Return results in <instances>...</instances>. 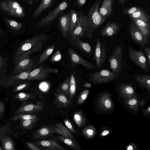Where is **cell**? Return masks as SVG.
<instances>
[{
	"label": "cell",
	"mask_w": 150,
	"mask_h": 150,
	"mask_svg": "<svg viewBox=\"0 0 150 150\" xmlns=\"http://www.w3.org/2000/svg\"><path fill=\"white\" fill-rule=\"evenodd\" d=\"M28 147L32 150H41L42 149L34 143L30 142H26Z\"/></svg>",
	"instance_id": "obj_53"
},
{
	"label": "cell",
	"mask_w": 150,
	"mask_h": 150,
	"mask_svg": "<svg viewBox=\"0 0 150 150\" xmlns=\"http://www.w3.org/2000/svg\"><path fill=\"white\" fill-rule=\"evenodd\" d=\"M126 0H118L119 3L121 6H123Z\"/></svg>",
	"instance_id": "obj_60"
},
{
	"label": "cell",
	"mask_w": 150,
	"mask_h": 150,
	"mask_svg": "<svg viewBox=\"0 0 150 150\" xmlns=\"http://www.w3.org/2000/svg\"><path fill=\"white\" fill-rule=\"evenodd\" d=\"M83 86L86 87L90 88L91 87V83H86L83 84Z\"/></svg>",
	"instance_id": "obj_59"
},
{
	"label": "cell",
	"mask_w": 150,
	"mask_h": 150,
	"mask_svg": "<svg viewBox=\"0 0 150 150\" xmlns=\"http://www.w3.org/2000/svg\"><path fill=\"white\" fill-rule=\"evenodd\" d=\"M136 146L134 144H129L127 147V150H133L136 149Z\"/></svg>",
	"instance_id": "obj_55"
},
{
	"label": "cell",
	"mask_w": 150,
	"mask_h": 150,
	"mask_svg": "<svg viewBox=\"0 0 150 150\" xmlns=\"http://www.w3.org/2000/svg\"><path fill=\"white\" fill-rule=\"evenodd\" d=\"M2 148H1V147L0 146V150H2Z\"/></svg>",
	"instance_id": "obj_61"
},
{
	"label": "cell",
	"mask_w": 150,
	"mask_h": 150,
	"mask_svg": "<svg viewBox=\"0 0 150 150\" xmlns=\"http://www.w3.org/2000/svg\"><path fill=\"white\" fill-rule=\"evenodd\" d=\"M82 133L86 138L90 139L94 136L96 130L93 126L90 125L84 128L82 130Z\"/></svg>",
	"instance_id": "obj_41"
},
{
	"label": "cell",
	"mask_w": 150,
	"mask_h": 150,
	"mask_svg": "<svg viewBox=\"0 0 150 150\" xmlns=\"http://www.w3.org/2000/svg\"><path fill=\"white\" fill-rule=\"evenodd\" d=\"M62 54L60 51L58 50L52 56L51 61L52 62H57L60 61L62 58Z\"/></svg>",
	"instance_id": "obj_49"
},
{
	"label": "cell",
	"mask_w": 150,
	"mask_h": 150,
	"mask_svg": "<svg viewBox=\"0 0 150 150\" xmlns=\"http://www.w3.org/2000/svg\"><path fill=\"white\" fill-rule=\"evenodd\" d=\"M44 106V103L40 101L37 102L35 104L33 103H25L16 110L14 113L16 114L38 113L42 111Z\"/></svg>",
	"instance_id": "obj_10"
},
{
	"label": "cell",
	"mask_w": 150,
	"mask_h": 150,
	"mask_svg": "<svg viewBox=\"0 0 150 150\" xmlns=\"http://www.w3.org/2000/svg\"><path fill=\"white\" fill-rule=\"evenodd\" d=\"M129 30L133 39L142 48H144L147 38L143 34L137 27L132 22L130 25Z\"/></svg>",
	"instance_id": "obj_14"
},
{
	"label": "cell",
	"mask_w": 150,
	"mask_h": 150,
	"mask_svg": "<svg viewBox=\"0 0 150 150\" xmlns=\"http://www.w3.org/2000/svg\"><path fill=\"white\" fill-rule=\"evenodd\" d=\"M54 134H59L58 129L55 126H44L35 132L33 135V138L34 139H44Z\"/></svg>",
	"instance_id": "obj_11"
},
{
	"label": "cell",
	"mask_w": 150,
	"mask_h": 150,
	"mask_svg": "<svg viewBox=\"0 0 150 150\" xmlns=\"http://www.w3.org/2000/svg\"><path fill=\"white\" fill-rule=\"evenodd\" d=\"M4 111V104L2 102L0 101V118L3 115Z\"/></svg>",
	"instance_id": "obj_54"
},
{
	"label": "cell",
	"mask_w": 150,
	"mask_h": 150,
	"mask_svg": "<svg viewBox=\"0 0 150 150\" xmlns=\"http://www.w3.org/2000/svg\"><path fill=\"white\" fill-rule=\"evenodd\" d=\"M64 123L66 126L73 133H75V131L70 121L67 119L64 120Z\"/></svg>",
	"instance_id": "obj_52"
},
{
	"label": "cell",
	"mask_w": 150,
	"mask_h": 150,
	"mask_svg": "<svg viewBox=\"0 0 150 150\" xmlns=\"http://www.w3.org/2000/svg\"><path fill=\"white\" fill-rule=\"evenodd\" d=\"M120 28V26L117 23L115 22L110 23L102 28L101 35L103 36H112L118 32Z\"/></svg>",
	"instance_id": "obj_19"
},
{
	"label": "cell",
	"mask_w": 150,
	"mask_h": 150,
	"mask_svg": "<svg viewBox=\"0 0 150 150\" xmlns=\"http://www.w3.org/2000/svg\"><path fill=\"white\" fill-rule=\"evenodd\" d=\"M78 5L81 6H83L86 3V0H77Z\"/></svg>",
	"instance_id": "obj_56"
},
{
	"label": "cell",
	"mask_w": 150,
	"mask_h": 150,
	"mask_svg": "<svg viewBox=\"0 0 150 150\" xmlns=\"http://www.w3.org/2000/svg\"><path fill=\"white\" fill-rule=\"evenodd\" d=\"M30 84V83L29 82H21L14 86L13 91L14 92H17L25 89L28 88Z\"/></svg>",
	"instance_id": "obj_47"
},
{
	"label": "cell",
	"mask_w": 150,
	"mask_h": 150,
	"mask_svg": "<svg viewBox=\"0 0 150 150\" xmlns=\"http://www.w3.org/2000/svg\"><path fill=\"white\" fill-rule=\"evenodd\" d=\"M68 52L72 64L82 65L90 69H94L95 68L94 65L83 59L71 47H69L68 49Z\"/></svg>",
	"instance_id": "obj_12"
},
{
	"label": "cell",
	"mask_w": 150,
	"mask_h": 150,
	"mask_svg": "<svg viewBox=\"0 0 150 150\" xmlns=\"http://www.w3.org/2000/svg\"><path fill=\"white\" fill-rule=\"evenodd\" d=\"M11 124V123L9 122L0 126V139L4 136L12 133Z\"/></svg>",
	"instance_id": "obj_42"
},
{
	"label": "cell",
	"mask_w": 150,
	"mask_h": 150,
	"mask_svg": "<svg viewBox=\"0 0 150 150\" xmlns=\"http://www.w3.org/2000/svg\"><path fill=\"white\" fill-rule=\"evenodd\" d=\"M117 76L109 69H103L89 75V80L94 84L101 83L110 81Z\"/></svg>",
	"instance_id": "obj_7"
},
{
	"label": "cell",
	"mask_w": 150,
	"mask_h": 150,
	"mask_svg": "<svg viewBox=\"0 0 150 150\" xmlns=\"http://www.w3.org/2000/svg\"><path fill=\"white\" fill-rule=\"evenodd\" d=\"M35 64V60L31 59L30 56L20 61L15 65L12 74H18L29 70L32 71Z\"/></svg>",
	"instance_id": "obj_13"
},
{
	"label": "cell",
	"mask_w": 150,
	"mask_h": 150,
	"mask_svg": "<svg viewBox=\"0 0 150 150\" xmlns=\"http://www.w3.org/2000/svg\"><path fill=\"white\" fill-rule=\"evenodd\" d=\"M54 0H42L40 4L35 11L33 17L35 18L43 11L48 8L52 4Z\"/></svg>",
	"instance_id": "obj_31"
},
{
	"label": "cell",
	"mask_w": 150,
	"mask_h": 150,
	"mask_svg": "<svg viewBox=\"0 0 150 150\" xmlns=\"http://www.w3.org/2000/svg\"><path fill=\"white\" fill-rule=\"evenodd\" d=\"M134 78L140 85L150 91V77L147 75L136 76Z\"/></svg>",
	"instance_id": "obj_32"
},
{
	"label": "cell",
	"mask_w": 150,
	"mask_h": 150,
	"mask_svg": "<svg viewBox=\"0 0 150 150\" xmlns=\"http://www.w3.org/2000/svg\"><path fill=\"white\" fill-rule=\"evenodd\" d=\"M106 57L105 43L101 42L99 39H97L93 57L96 66L98 68H100L106 59Z\"/></svg>",
	"instance_id": "obj_9"
},
{
	"label": "cell",
	"mask_w": 150,
	"mask_h": 150,
	"mask_svg": "<svg viewBox=\"0 0 150 150\" xmlns=\"http://www.w3.org/2000/svg\"><path fill=\"white\" fill-rule=\"evenodd\" d=\"M71 75H69L58 86L56 93H61L69 96Z\"/></svg>",
	"instance_id": "obj_30"
},
{
	"label": "cell",
	"mask_w": 150,
	"mask_h": 150,
	"mask_svg": "<svg viewBox=\"0 0 150 150\" xmlns=\"http://www.w3.org/2000/svg\"><path fill=\"white\" fill-rule=\"evenodd\" d=\"M30 70L26 71L18 74H12L8 76L0 75V86L8 88L15 86L18 83L26 80Z\"/></svg>",
	"instance_id": "obj_3"
},
{
	"label": "cell",
	"mask_w": 150,
	"mask_h": 150,
	"mask_svg": "<svg viewBox=\"0 0 150 150\" xmlns=\"http://www.w3.org/2000/svg\"><path fill=\"white\" fill-rule=\"evenodd\" d=\"M34 144L42 149L51 150H65L66 149L53 139L43 140L35 142Z\"/></svg>",
	"instance_id": "obj_16"
},
{
	"label": "cell",
	"mask_w": 150,
	"mask_h": 150,
	"mask_svg": "<svg viewBox=\"0 0 150 150\" xmlns=\"http://www.w3.org/2000/svg\"><path fill=\"white\" fill-rule=\"evenodd\" d=\"M110 132L109 130H106L103 131L100 134V136H104L108 134Z\"/></svg>",
	"instance_id": "obj_57"
},
{
	"label": "cell",
	"mask_w": 150,
	"mask_h": 150,
	"mask_svg": "<svg viewBox=\"0 0 150 150\" xmlns=\"http://www.w3.org/2000/svg\"><path fill=\"white\" fill-rule=\"evenodd\" d=\"M89 90L85 89L80 93L77 100V103L81 105L83 103L87 98L89 93Z\"/></svg>",
	"instance_id": "obj_48"
},
{
	"label": "cell",
	"mask_w": 150,
	"mask_h": 150,
	"mask_svg": "<svg viewBox=\"0 0 150 150\" xmlns=\"http://www.w3.org/2000/svg\"><path fill=\"white\" fill-rule=\"evenodd\" d=\"M101 0H96L90 8L87 16L88 21L92 31L96 30L106 20L100 15L99 8Z\"/></svg>",
	"instance_id": "obj_2"
},
{
	"label": "cell",
	"mask_w": 150,
	"mask_h": 150,
	"mask_svg": "<svg viewBox=\"0 0 150 150\" xmlns=\"http://www.w3.org/2000/svg\"><path fill=\"white\" fill-rule=\"evenodd\" d=\"M69 34L71 36H75L79 37H84L83 30L78 20L74 29Z\"/></svg>",
	"instance_id": "obj_44"
},
{
	"label": "cell",
	"mask_w": 150,
	"mask_h": 150,
	"mask_svg": "<svg viewBox=\"0 0 150 150\" xmlns=\"http://www.w3.org/2000/svg\"><path fill=\"white\" fill-rule=\"evenodd\" d=\"M68 6V3L67 1L62 2L47 16L42 18L36 25V28L41 27L50 25Z\"/></svg>",
	"instance_id": "obj_6"
},
{
	"label": "cell",
	"mask_w": 150,
	"mask_h": 150,
	"mask_svg": "<svg viewBox=\"0 0 150 150\" xmlns=\"http://www.w3.org/2000/svg\"><path fill=\"white\" fill-rule=\"evenodd\" d=\"M5 20L9 26L15 30H19L23 26V25L21 23L6 18H5Z\"/></svg>",
	"instance_id": "obj_45"
},
{
	"label": "cell",
	"mask_w": 150,
	"mask_h": 150,
	"mask_svg": "<svg viewBox=\"0 0 150 150\" xmlns=\"http://www.w3.org/2000/svg\"><path fill=\"white\" fill-rule=\"evenodd\" d=\"M119 92L120 96L126 99L129 98L135 94L133 87L129 84H122L120 86Z\"/></svg>",
	"instance_id": "obj_23"
},
{
	"label": "cell",
	"mask_w": 150,
	"mask_h": 150,
	"mask_svg": "<svg viewBox=\"0 0 150 150\" xmlns=\"http://www.w3.org/2000/svg\"><path fill=\"white\" fill-rule=\"evenodd\" d=\"M97 106L99 109L105 112L112 110L114 105L110 95L106 92L102 93L97 100Z\"/></svg>",
	"instance_id": "obj_15"
},
{
	"label": "cell",
	"mask_w": 150,
	"mask_h": 150,
	"mask_svg": "<svg viewBox=\"0 0 150 150\" xmlns=\"http://www.w3.org/2000/svg\"><path fill=\"white\" fill-rule=\"evenodd\" d=\"M8 59L0 54V75L5 74L7 72Z\"/></svg>",
	"instance_id": "obj_43"
},
{
	"label": "cell",
	"mask_w": 150,
	"mask_h": 150,
	"mask_svg": "<svg viewBox=\"0 0 150 150\" xmlns=\"http://www.w3.org/2000/svg\"><path fill=\"white\" fill-rule=\"evenodd\" d=\"M57 138L61 141L69 146L74 150H81V149L75 139H71L60 135L57 136Z\"/></svg>",
	"instance_id": "obj_27"
},
{
	"label": "cell",
	"mask_w": 150,
	"mask_h": 150,
	"mask_svg": "<svg viewBox=\"0 0 150 150\" xmlns=\"http://www.w3.org/2000/svg\"><path fill=\"white\" fill-rule=\"evenodd\" d=\"M73 119L75 123L79 128L84 126L85 124L86 118L81 110L74 114Z\"/></svg>",
	"instance_id": "obj_34"
},
{
	"label": "cell",
	"mask_w": 150,
	"mask_h": 150,
	"mask_svg": "<svg viewBox=\"0 0 150 150\" xmlns=\"http://www.w3.org/2000/svg\"><path fill=\"white\" fill-rule=\"evenodd\" d=\"M128 50L131 60L143 70L148 71L149 69L144 52L141 50H135L131 47H129Z\"/></svg>",
	"instance_id": "obj_8"
},
{
	"label": "cell",
	"mask_w": 150,
	"mask_h": 150,
	"mask_svg": "<svg viewBox=\"0 0 150 150\" xmlns=\"http://www.w3.org/2000/svg\"><path fill=\"white\" fill-rule=\"evenodd\" d=\"M39 120V118L34 119L20 120L19 126L25 129H30L34 127Z\"/></svg>",
	"instance_id": "obj_36"
},
{
	"label": "cell",
	"mask_w": 150,
	"mask_h": 150,
	"mask_svg": "<svg viewBox=\"0 0 150 150\" xmlns=\"http://www.w3.org/2000/svg\"><path fill=\"white\" fill-rule=\"evenodd\" d=\"M55 47L56 44H54L47 47L39 57L37 64L38 65L45 61L49 56L52 53Z\"/></svg>",
	"instance_id": "obj_29"
},
{
	"label": "cell",
	"mask_w": 150,
	"mask_h": 150,
	"mask_svg": "<svg viewBox=\"0 0 150 150\" xmlns=\"http://www.w3.org/2000/svg\"><path fill=\"white\" fill-rule=\"evenodd\" d=\"M113 0H103L99 12L102 17L106 18L110 16L112 12Z\"/></svg>",
	"instance_id": "obj_22"
},
{
	"label": "cell",
	"mask_w": 150,
	"mask_h": 150,
	"mask_svg": "<svg viewBox=\"0 0 150 150\" xmlns=\"http://www.w3.org/2000/svg\"><path fill=\"white\" fill-rule=\"evenodd\" d=\"M33 0H30V1H32Z\"/></svg>",
	"instance_id": "obj_63"
},
{
	"label": "cell",
	"mask_w": 150,
	"mask_h": 150,
	"mask_svg": "<svg viewBox=\"0 0 150 150\" xmlns=\"http://www.w3.org/2000/svg\"><path fill=\"white\" fill-rule=\"evenodd\" d=\"M69 34L76 26L79 18V13L74 10H71L68 13Z\"/></svg>",
	"instance_id": "obj_25"
},
{
	"label": "cell",
	"mask_w": 150,
	"mask_h": 150,
	"mask_svg": "<svg viewBox=\"0 0 150 150\" xmlns=\"http://www.w3.org/2000/svg\"><path fill=\"white\" fill-rule=\"evenodd\" d=\"M0 141L3 150H15L14 142L11 138L6 135L2 137Z\"/></svg>",
	"instance_id": "obj_28"
},
{
	"label": "cell",
	"mask_w": 150,
	"mask_h": 150,
	"mask_svg": "<svg viewBox=\"0 0 150 150\" xmlns=\"http://www.w3.org/2000/svg\"><path fill=\"white\" fill-rule=\"evenodd\" d=\"M58 70L55 68H47L40 65L29 73L26 80H44L47 78L51 74H57Z\"/></svg>",
	"instance_id": "obj_5"
},
{
	"label": "cell",
	"mask_w": 150,
	"mask_h": 150,
	"mask_svg": "<svg viewBox=\"0 0 150 150\" xmlns=\"http://www.w3.org/2000/svg\"><path fill=\"white\" fill-rule=\"evenodd\" d=\"M8 13L11 16L19 17H23L25 16L23 10L21 6L11 11Z\"/></svg>",
	"instance_id": "obj_46"
},
{
	"label": "cell",
	"mask_w": 150,
	"mask_h": 150,
	"mask_svg": "<svg viewBox=\"0 0 150 150\" xmlns=\"http://www.w3.org/2000/svg\"><path fill=\"white\" fill-rule=\"evenodd\" d=\"M21 6V5L16 1L8 0L1 2L0 4V8L3 11L8 13Z\"/></svg>",
	"instance_id": "obj_26"
},
{
	"label": "cell",
	"mask_w": 150,
	"mask_h": 150,
	"mask_svg": "<svg viewBox=\"0 0 150 150\" xmlns=\"http://www.w3.org/2000/svg\"><path fill=\"white\" fill-rule=\"evenodd\" d=\"M48 38L47 35L40 33L22 42L15 53L14 57L15 65L22 59L30 56L33 52L41 50L43 43L47 40Z\"/></svg>",
	"instance_id": "obj_1"
},
{
	"label": "cell",
	"mask_w": 150,
	"mask_h": 150,
	"mask_svg": "<svg viewBox=\"0 0 150 150\" xmlns=\"http://www.w3.org/2000/svg\"><path fill=\"white\" fill-rule=\"evenodd\" d=\"M131 18H134L148 22V16L141 9L129 15Z\"/></svg>",
	"instance_id": "obj_40"
},
{
	"label": "cell",
	"mask_w": 150,
	"mask_h": 150,
	"mask_svg": "<svg viewBox=\"0 0 150 150\" xmlns=\"http://www.w3.org/2000/svg\"><path fill=\"white\" fill-rule=\"evenodd\" d=\"M131 19L132 22L137 27L143 34L147 38L149 33V25L148 23L142 20Z\"/></svg>",
	"instance_id": "obj_24"
},
{
	"label": "cell",
	"mask_w": 150,
	"mask_h": 150,
	"mask_svg": "<svg viewBox=\"0 0 150 150\" xmlns=\"http://www.w3.org/2000/svg\"><path fill=\"white\" fill-rule=\"evenodd\" d=\"M122 50L120 45L117 46L113 50L109 59L110 68L112 72L116 74H120L122 70Z\"/></svg>",
	"instance_id": "obj_4"
},
{
	"label": "cell",
	"mask_w": 150,
	"mask_h": 150,
	"mask_svg": "<svg viewBox=\"0 0 150 150\" xmlns=\"http://www.w3.org/2000/svg\"><path fill=\"white\" fill-rule=\"evenodd\" d=\"M37 96L36 94L32 93L20 92L15 96V98L18 100L24 101L32 100Z\"/></svg>",
	"instance_id": "obj_38"
},
{
	"label": "cell",
	"mask_w": 150,
	"mask_h": 150,
	"mask_svg": "<svg viewBox=\"0 0 150 150\" xmlns=\"http://www.w3.org/2000/svg\"><path fill=\"white\" fill-rule=\"evenodd\" d=\"M59 24L60 30L62 35L65 40H67L69 33L68 14L62 15L59 18Z\"/></svg>",
	"instance_id": "obj_20"
},
{
	"label": "cell",
	"mask_w": 150,
	"mask_h": 150,
	"mask_svg": "<svg viewBox=\"0 0 150 150\" xmlns=\"http://www.w3.org/2000/svg\"><path fill=\"white\" fill-rule=\"evenodd\" d=\"M78 21L83 30L84 37L90 39L93 37V33L89 25L87 16L82 12H79Z\"/></svg>",
	"instance_id": "obj_17"
},
{
	"label": "cell",
	"mask_w": 150,
	"mask_h": 150,
	"mask_svg": "<svg viewBox=\"0 0 150 150\" xmlns=\"http://www.w3.org/2000/svg\"><path fill=\"white\" fill-rule=\"evenodd\" d=\"M55 125L58 129L59 134L65 137L75 139L69 131L62 123H57L55 124Z\"/></svg>",
	"instance_id": "obj_35"
},
{
	"label": "cell",
	"mask_w": 150,
	"mask_h": 150,
	"mask_svg": "<svg viewBox=\"0 0 150 150\" xmlns=\"http://www.w3.org/2000/svg\"><path fill=\"white\" fill-rule=\"evenodd\" d=\"M71 36L76 46L78 48L89 55L92 54L93 50L92 47L89 44L83 42L79 37L75 36Z\"/></svg>",
	"instance_id": "obj_21"
},
{
	"label": "cell",
	"mask_w": 150,
	"mask_h": 150,
	"mask_svg": "<svg viewBox=\"0 0 150 150\" xmlns=\"http://www.w3.org/2000/svg\"><path fill=\"white\" fill-rule=\"evenodd\" d=\"M76 91V83L74 75L72 74L70 76L69 93L68 96L72 100L74 98Z\"/></svg>",
	"instance_id": "obj_39"
},
{
	"label": "cell",
	"mask_w": 150,
	"mask_h": 150,
	"mask_svg": "<svg viewBox=\"0 0 150 150\" xmlns=\"http://www.w3.org/2000/svg\"><path fill=\"white\" fill-rule=\"evenodd\" d=\"M144 50L146 56L148 66L149 69H150V48L146 47L144 48Z\"/></svg>",
	"instance_id": "obj_51"
},
{
	"label": "cell",
	"mask_w": 150,
	"mask_h": 150,
	"mask_svg": "<svg viewBox=\"0 0 150 150\" xmlns=\"http://www.w3.org/2000/svg\"><path fill=\"white\" fill-rule=\"evenodd\" d=\"M54 103L57 108H67L72 103L68 96L61 93H54Z\"/></svg>",
	"instance_id": "obj_18"
},
{
	"label": "cell",
	"mask_w": 150,
	"mask_h": 150,
	"mask_svg": "<svg viewBox=\"0 0 150 150\" xmlns=\"http://www.w3.org/2000/svg\"><path fill=\"white\" fill-rule=\"evenodd\" d=\"M35 0L36 1H37L38 0Z\"/></svg>",
	"instance_id": "obj_62"
},
{
	"label": "cell",
	"mask_w": 150,
	"mask_h": 150,
	"mask_svg": "<svg viewBox=\"0 0 150 150\" xmlns=\"http://www.w3.org/2000/svg\"><path fill=\"white\" fill-rule=\"evenodd\" d=\"M124 103L132 110L136 112L137 111L139 102L138 99L135 95H134L132 97L125 100Z\"/></svg>",
	"instance_id": "obj_33"
},
{
	"label": "cell",
	"mask_w": 150,
	"mask_h": 150,
	"mask_svg": "<svg viewBox=\"0 0 150 150\" xmlns=\"http://www.w3.org/2000/svg\"><path fill=\"white\" fill-rule=\"evenodd\" d=\"M39 118L35 114L30 113H20L16 114L12 117L11 119L13 121L18 120H27L34 119Z\"/></svg>",
	"instance_id": "obj_37"
},
{
	"label": "cell",
	"mask_w": 150,
	"mask_h": 150,
	"mask_svg": "<svg viewBox=\"0 0 150 150\" xmlns=\"http://www.w3.org/2000/svg\"><path fill=\"white\" fill-rule=\"evenodd\" d=\"M141 9L136 7H133L128 8L123 10L122 11V13L124 14L129 15L134 12L140 10Z\"/></svg>",
	"instance_id": "obj_50"
},
{
	"label": "cell",
	"mask_w": 150,
	"mask_h": 150,
	"mask_svg": "<svg viewBox=\"0 0 150 150\" xmlns=\"http://www.w3.org/2000/svg\"><path fill=\"white\" fill-rule=\"evenodd\" d=\"M150 113V107L149 106L148 108L144 111V113L145 115H149Z\"/></svg>",
	"instance_id": "obj_58"
}]
</instances>
